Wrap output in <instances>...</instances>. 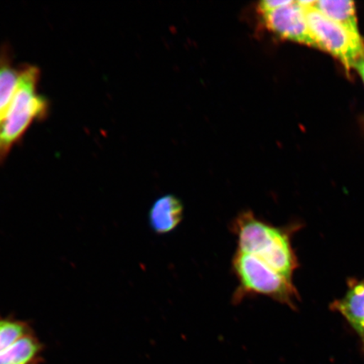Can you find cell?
<instances>
[{
    "mask_svg": "<svg viewBox=\"0 0 364 364\" xmlns=\"http://www.w3.org/2000/svg\"><path fill=\"white\" fill-rule=\"evenodd\" d=\"M230 230L237 241V250L292 279L299 267L291 240L296 227H277L261 220L252 211L245 210L235 218Z\"/></svg>",
    "mask_w": 364,
    "mask_h": 364,
    "instance_id": "1",
    "label": "cell"
},
{
    "mask_svg": "<svg viewBox=\"0 0 364 364\" xmlns=\"http://www.w3.org/2000/svg\"><path fill=\"white\" fill-rule=\"evenodd\" d=\"M41 70L31 65L22 66L19 86L6 116L0 122V165L35 122L48 117L50 103L39 93Z\"/></svg>",
    "mask_w": 364,
    "mask_h": 364,
    "instance_id": "2",
    "label": "cell"
},
{
    "mask_svg": "<svg viewBox=\"0 0 364 364\" xmlns=\"http://www.w3.org/2000/svg\"><path fill=\"white\" fill-rule=\"evenodd\" d=\"M231 267L238 282L232 298L234 304H238L250 296L261 295L296 309L299 296L292 279L239 250H235Z\"/></svg>",
    "mask_w": 364,
    "mask_h": 364,
    "instance_id": "3",
    "label": "cell"
},
{
    "mask_svg": "<svg viewBox=\"0 0 364 364\" xmlns=\"http://www.w3.org/2000/svg\"><path fill=\"white\" fill-rule=\"evenodd\" d=\"M306 10L309 31L316 48L338 58L348 70L364 58L360 34L353 33L314 8L315 1H299Z\"/></svg>",
    "mask_w": 364,
    "mask_h": 364,
    "instance_id": "4",
    "label": "cell"
},
{
    "mask_svg": "<svg viewBox=\"0 0 364 364\" xmlns=\"http://www.w3.org/2000/svg\"><path fill=\"white\" fill-rule=\"evenodd\" d=\"M267 28L279 38L316 48L307 22L306 10L299 1H292L261 13Z\"/></svg>",
    "mask_w": 364,
    "mask_h": 364,
    "instance_id": "5",
    "label": "cell"
},
{
    "mask_svg": "<svg viewBox=\"0 0 364 364\" xmlns=\"http://www.w3.org/2000/svg\"><path fill=\"white\" fill-rule=\"evenodd\" d=\"M331 309L348 321L364 348V281L350 280L347 292L332 302Z\"/></svg>",
    "mask_w": 364,
    "mask_h": 364,
    "instance_id": "6",
    "label": "cell"
},
{
    "mask_svg": "<svg viewBox=\"0 0 364 364\" xmlns=\"http://www.w3.org/2000/svg\"><path fill=\"white\" fill-rule=\"evenodd\" d=\"M184 207L174 195H165L156 200L150 208V227L158 235L171 233L183 220Z\"/></svg>",
    "mask_w": 364,
    "mask_h": 364,
    "instance_id": "7",
    "label": "cell"
},
{
    "mask_svg": "<svg viewBox=\"0 0 364 364\" xmlns=\"http://www.w3.org/2000/svg\"><path fill=\"white\" fill-rule=\"evenodd\" d=\"M22 66H16L10 48H0V122L16 97Z\"/></svg>",
    "mask_w": 364,
    "mask_h": 364,
    "instance_id": "8",
    "label": "cell"
},
{
    "mask_svg": "<svg viewBox=\"0 0 364 364\" xmlns=\"http://www.w3.org/2000/svg\"><path fill=\"white\" fill-rule=\"evenodd\" d=\"M44 345L34 331L0 352V364H43Z\"/></svg>",
    "mask_w": 364,
    "mask_h": 364,
    "instance_id": "9",
    "label": "cell"
},
{
    "mask_svg": "<svg viewBox=\"0 0 364 364\" xmlns=\"http://www.w3.org/2000/svg\"><path fill=\"white\" fill-rule=\"evenodd\" d=\"M314 8L338 24L355 33H358V19L354 3L352 1H335V0H321L315 1Z\"/></svg>",
    "mask_w": 364,
    "mask_h": 364,
    "instance_id": "10",
    "label": "cell"
},
{
    "mask_svg": "<svg viewBox=\"0 0 364 364\" xmlns=\"http://www.w3.org/2000/svg\"><path fill=\"white\" fill-rule=\"evenodd\" d=\"M31 331L33 330L28 322L15 317L0 316V352Z\"/></svg>",
    "mask_w": 364,
    "mask_h": 364,
    "instance_id": "11",
    "label": "cell"
},
{
    "mask_svg": "<svg viewBox=\"0 0 364 364\" xmlns=\"http://www.w3.org/2000/svg\"><path fill=\"white\" fill-rule=\"evenodd\" d=\"M291 0H267L259 4V11L260 13L276 10V9L284 6L289 4Z\"/></svg>",
    "mask_w": 364,
    "mask_h": 364,
    "instance_id": "12",
    "label": "cell"
},
{
    "mask_svg": "<svg viewBox=\"0 0 364 364\" xmlns=\"http://www.w3.org/2000/svg\"><path fill=\"white\" fill-rule=\"evenodd\" d=\"M355 68H357V70L358 71L359 74H360L364 81V58L357 63V65L355 66Z\"/></svg>",
    "mask_w": 364,
    "mask_h": 364,
    "instance_id": "13",
    "label": "cell"
},
{
    "mask_svg": "<svg viewBox=\"0 0 364 364\" xmlns=\"http://www.w3.org/2000/svg\"><path fill=\"white\" fill-rule=\"evenodd\" d=\"M364 281V280H363Z\"/></svg>",
    "mask_w": 364,
    "mask_h": 364,
    "instance_id": "14",
    "label": "cell"
}]
</instances>
